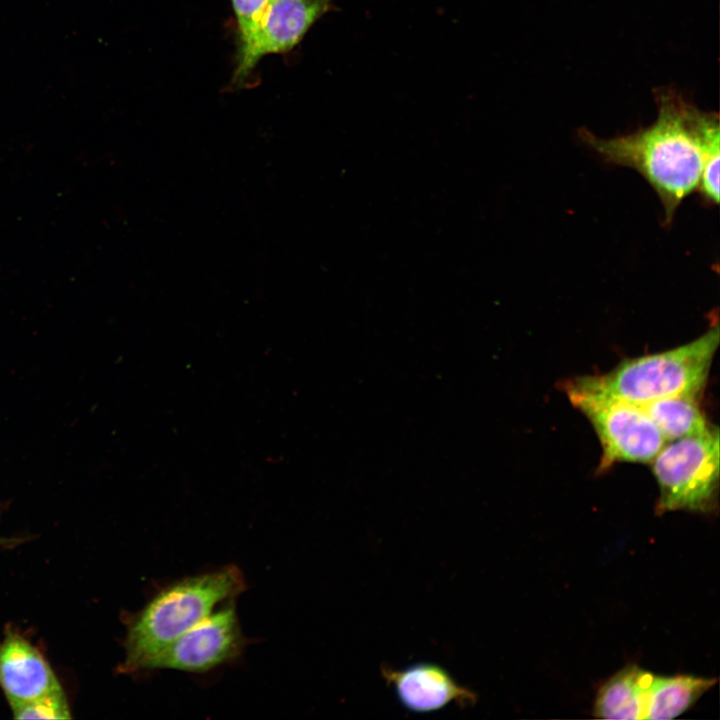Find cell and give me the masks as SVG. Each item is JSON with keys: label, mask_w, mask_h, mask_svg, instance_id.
<instances>
[{"label": "cell", "mask_w": 720, "mask_h": 720, "mask_svg": "<svg viewBox=\"0 0 720 720\" xmlns=\"http://www.w3.org/2000/svg\"><path fill=\"white\" fill-rule=\"evenodd\" d=\"M658 115L637 131L603 139L586 128L580 139L607 163L640 173L660 198L665 224L683 200L697 190L705 161L720 154L716 113L705 112L672 88L655 91Z\"/></svg>", "instance_id": "1"}, {"label": "cell", "mask_w": 720, "mask_h": 720, "mask_svg": "<svg viewBox=\"0 0 720 720\" xmlns=\"http://www.w3.org/2000/svg\"><path fill=\"white\" fill-rule=\"evenodd\" d=\"M245 589L244 576L234 565L187 576L161 587L131 617L120 670H143L165 646Z\"/></svg>", "instance_id": "2"}, {"label": "cell", "mask_w": 720, "mask_h": 720, "mask_svg": "<svg viewBox=\"0 0 720 720\" xmlns=\"http://www.w3.org/2000/svg\"><path fill=\"white\" fill-rule=\"evenodd\" d=\"M719 339V325L715 324L684 345L625 359L606 374L569 382L638 405L671 396H698L706 385Z\"/></svg>", "instance_id": "3"}, {"label": "cell", "mask_w": 720, "mask_h": 720, "mask_svg": "<svg viewBox=\"0 0 720 720\" xmlns=\"http://www.w3.org/2000/svg\"><path fill=\"white\" fill-rule=\"evenodd\" d=\"M719 430L667 441L650 462L659 487L656 512L711 513L718 507Z\"/></svg>", "instance_id": "4"}, {"label": "cell", "mask_w": 720, "mask_h": 720, "mask_svg": "<svg viewBox=\"0 0 720 720\" xmlns=\"http://www.w3.org/2000/svg\"><path fill=\"white\" fill-rule=\"evenodd\" d=\"M565 392L599 438L601 471L617 462L650 463L666 443L641 405L583 389L571 382L565 384Z\"/></svg>", "instance_id": "5"}, {"label": "cell", "mask_w": 720, "mask_h": 720, "mask_svg": "<svg viewBox=\"0 0 720 720\" xmlns=\"http://www.w3.org/2000/svg\"><path fill=\"white\" fill-rule=\"evenodd\" d=\"M234 600L222 603L165 646L143 670L204 673L238 658L247 641L241 631Z\"/></svg>", "instance_id": "6"}, {"label": "cell", "mask_w": 720, "mask_h": 720, "mask_svg": "<svg viewBox=\"0 0 720 720\" xmlns=\"http://www.w3.org/2000/svg\"><path fill=\"white\" fill-rule=\"evenodd\" d=\"M335 9L332 0H272L256 31L238 44L233 82L242 83L264 56L292 50Z\"/></svg>", "instance_id": "7"}, {"label": "cell", "mask_w": 720, "mask_h": 720, "mask_svg": "<svg viewBox=\"0 0 720 720\" xmlns=\"http://www.w3.org/2000/svg\"><path fill=\"white\" fill-rule=\"evenodd\" d=\"M0 686L11 708L62 690L41 652L15 632L0 643Z\"/></svg>", "instance_id": "8"}, {"label": "cell", "mask_w": 720, "mask_h": 720, "mask_svg": "<svg viewBox=\"0 0 720 720\" xmlns=\"http://www.w3.org/2000/svg\"><path fill=\"white\" fill-rule=\"evenodd\" d=\"M381 674L394 688L401 704L414 712L436 711L452 702L464 707L476 701L471 690L433 663H418L401 670L382 666Z\"/></svg>", "instance_id": "9"}, {"label": "cell", "mask_w": 720, "mask_h": 720, "mask_svg": "<svg viewBox=\"0 0 720 720\" xmlns=\"http://www.w3.org/2000/svg\"><path fill=\"white\" fill-rule=\"evenodd\" d=\"M654 674L628 665L611 676L598 690L593 714L601 719L644 720L649 687Z\"/></svg>", "instance_id": "10"}, {"label": "cell", "mask_w": 720, "mask_h": 720, "mask_svg": "<svg viewBox=\"0 0 720 720\" xmlns=\"http://www.w3.org/2000/svg\"><path fill=\"white\" fill-rule=\"evenodd\" d=\"M716 682V678L693 675L654 674L650 685L646 720H668L678 717Z\"/></svg>", "instance_id": "11"}, {"label": "cell", "mask_w": 720, "mask_h": 720, "mask_svg": "<svg viewBox=\"0 0 720 720\" xmlns=\"http://www.w3.org/2000/svg\"><path fill=\"white\" fill-rule=\"evenodd\" d=\"M697 397L671 396L641 406L667 442L703 434L714 426L706 419Z\"/></svg>", "instance_id": "12"}, {"label": "cell", "mask_w": 720, "mask_h": 720, "mask_svg": "<svg viewBox=\"0 0 720 720\" xmlns=\"http://www.w3.org/2000/svg\"><path fill=\"white\" fill-rule=\"evenodd\" d=\"M17 719H69L68 703L63 690L12 708Z\"/></svg>", "instance_id": "13"}, {"label": "cell", "mask_w": 720, "mask_h": 720, "mask_svg": "<svg viewBox=\"0 0 720 720\" xmlns=\"http://www.w3.org/2000/svg\"><path fill=\"white\" fill-rule=\"evenodd\" d=\"M272 0H232L238 43L249 38L259 27Z\"/></svg>", "instance_id": "14"}, {"label": "cell", "mask_w": 720, "mask_h": 720, "mask_svg": "<svg viewBox=\"0 0 720 720\" xmlns=\"http://www.w3.org/2000/svg\"><path fill=\"white\" fill-rule=\"evenodd\" d=\"M0 542H1V539H0Z\"/></svg>", "instance_id": "15"}]
</instances>
